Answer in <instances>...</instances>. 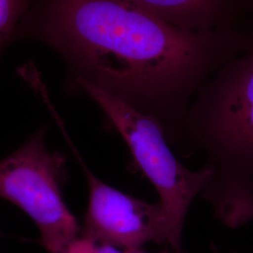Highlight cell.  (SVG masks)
I'll return each mask as SVG.
<instances>
[{"label": "cell", "mask_w": 253, "mask_h": 253, "mask_svg": "<svg viewBox=\"0 0 253 253\" xmlns=\"http://www.w3.org/2000/svg\"><path fill=\"white\" fill-rule=\"evenodd\" d=\"M13 34L49 46L73 78L157 119L171 145L196 93L244 49L249 30L189 31L126 0H30Z\"/></svg>", "instance_id": "1"}, {"label": "cell", "mask_w": 253, "mask_h": 253, "mask_svg": "<svg viewBox=\"0 0 253 253\" xmlns=\"http://www.w3.org/2000/svg\"><path fill=\"white\" fill-rule=\"evenodd\" d=\"M175 144L211 170L199 196L216 218L230 229L253 221V21L244 49L191 100Z\"/></svg>", "instance_id": "2"}, {"label": "cell", "mask_w": 253, "mask_h": 253, "mask_svg": "<svg viewBox=\"0 0 253 253\" xmlns=\"http://www.w3.org/2000/svg\"><path fill=\"white\" fill-rule=\"evenodd\" d=\"M73 79L104 112L125 141L136 166L158 191L169 228L170 246L182 253V233L190 206L211 179V170L206 166L199 171L185 167L174 156L157 119L87 82Z\"/></svg>", "instance_id": "3"}, {"label": "cell", "mask_w": 253, "mask_h": 253, "mask_svg": "<svg viewBox=\"0 0 253 253\" xmlns=\"http://www.w3.org/2000/svg\"><path fill=\"white\" fill-rule=\"evenodd\" d=\"M46 131L40 128L0 161V198L24 211L39 228L42 247L56 253L82 230L64 200L66 159L47 149Z\"/></svg>", "instance_id": "4"}, {"label": "cell", "mask_w": 253, "mask_h": 253, "mask_svg": "<svg viewBox=\"0 0 253 253\" xmlns=\"http://www.w3.org/2000/svg\"><path fill=\"white\" fill-rule=\"evenodd\" d=\"M71 150L88 186V203L82 234L99 243L129 251L146 243L170 245L171 238L161 204H150L118 190L91 172L75 146Z\"/></svg>", "instance_id": "5"}, {"label": "cell", "mask_w": 253, "mask_h": 253, "mask_svg": "<svg viewBox=\"0 0 253 253\" xmlns=\"http://www.w3.org/2000/svg\"><path fill=\"white\" fill-rule=\"evenodd\" d=\"M163 21L200 32L245 31V7L241 0H126Z\"/></svg>", "instance_id": "6"}, {"label": "cell", "mask_w": 253, "mask_h": 253, "mask_svg": "<svg viewBox=\"0 0 253 253\" xmlns=\"http://www.w3.org/2000/svg\"><path fill=\"white\" fill-rule=\"evenodd\" d=\"M30 0H0V50L27 12Z\"/></svg>", "instance_id": "7"}, {"label": "cell", "mask_w": 253, "mask_h": 253, "mask_svg": "<svg viewBox=\"0 0 253 253\" xmlns=\"http://www.w3.org/2000/svg\"><path fill=\"white\" fill-rule=\"evenodd\" d=\"M56 253H128L108 244L99 243L81 235L74 237Z\"/></svg>", "instance_id": "8"}, {"label": "cell", "mask_w": 253, "mask_h": 253, "mask_svg": "<svg viewBox=\"0 0 253 253\" xmlns=\"http://www.w3.org/2000/svg\"><path fill=\"white\" fill-rule=\"evenodd\" d=\"M247 9H251L253 12V0H241Z\"/></svg>", "instance_id": "9"}, {"label": "cell", "mask_w": 253, "mask_h": 253, "mask_svg": "<svg viewBox=\"0 0 253 253\" xmlns=\"http://www.w3.org/2000/svg\"><path fill=\"white\" fill-rule=\"evenodd\" d=\"M128 253H148L144 252L142 249H137V250H129V251H126ZM214 253H220L219 252H217V250L214 251Z\"/></svg>", "instance_id": "10"}, {"label": "cell", "mask_w": 253, "mask_h": 253, "mask_svg": "<svg viewBox=\"0 0 253 253\" xmlns=\"http://www.w3.org/2000/svg\"><path fill=\"white\" fill-rule=\"evenodd\" d=\"M2 236H3V235H2V234H1V233H0V238H1V237H2Z\"/></svg>", "instance_id": "11"}]
</instances>
